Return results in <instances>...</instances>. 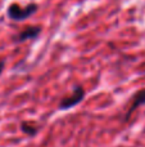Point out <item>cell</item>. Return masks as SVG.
<instances>
[{
  "instance_id": "1",
  "label": "cell",
  "mask_w": 145,
  "mask_h": 147,
  "mask_svg": "<svg viewBox=\"0 0 145 147\" xmlns=\"http://www.w3.org/2000/svg\"><path fill=\"white\" fill-rule=\"evenodd\" d=\"M37 9H39V7L35 3H31V4L26 5V7H21V5L14 3V4L9 5V8L7 10V14L13 21H25L28 17L35 14L37 12Z\"/></svg>"
},
{
  "instance_id": "2",
  "label": "cell",
  "mask_w": 145,
  "mask_h": 147,
  "mask_svg": "<svg viewBox=\"0 0 145 147\" xmlns=\"http://www.w3.org/2000/svg\"><path fill=\"white\" fill-rule=\"evenodd\" d=\"M85 94H86L85 93V89L82 88L81 85H74L73 93H72L71 96L62 99L58 105V109L59 110H69V109H72V107L77 106V105H80L84 101Z\"/></svg>"
},
{
  "instance_id": "3",
  "label": "cell",
  "mask_w": 145,
  "mask_h": 147,
  "mask_svg": "<svg viewBox=\"0 0 145 147\" xmlns=\"http://www.w3.org/2000/svg\"><path fill=\"white\" fill-rule=\"evenodd\" d=\"M41 32V27L40 26H28L26 27L23 31H21L19 34L14 36V43H25L27 40H31V39H36Z\"/></svg>"
},
{
  "instance_id": "4",
  "label": "cell",
  "mask_w": 145,
  "mask_h": 147,
  "mask_svg": "<svg viewBox=\"0 0 145 147\" xmlns=\"http://www.w3.org/2000/svg\"><path fill=\"white\" fill-rule=\"evenodd\" d=\"M143 105H145V89H141V90H139L136 94H134L132 103H131L127 114L125 115V120H128V117L131 116V114H132L136 109H139L140 106H143Z\"/></svg>"
},
{
  "instance_id": "5",
  "label": "cell",
  "mask_w": 145,
  "mask_h": 147,
  "mask_svg": "<svg viewBox=\"0 0 145 147\" xmlns=\"http://www.w3.org/2000/svg\"><path fill=\"white\" fill-rule=\"evenodd\" d=\"M21 130H22L25 134L30 136V137H35L39 132V128L36 125L31 124V123H27V121H22L21 123Z\"/></svg>"
},
{
  "instance_id": "6",
  "label": "cell",
  "mask_w": 145,
  "mask_h": 147,
  "mask_svg": "<svg viewBox=\"0 0 145 147\" xmlns=\"http://www.w3.org/2000/svg\"><path fill=\"white\" fill-rule=\"evenodd\" d=\"M4 67H5V59H0V75H1Z\"/></svg>"
}]
</instances>
